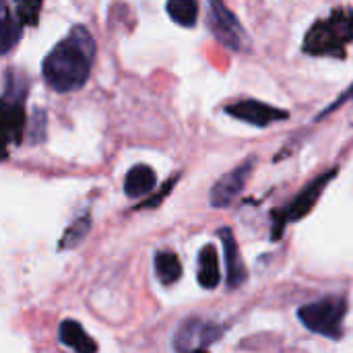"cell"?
Listing matches in <instances>:
<instances>
[{
  "label": "cell",
  "instance_id": "1",
  "mask_svg": "<svg viewBox=\"0 0 353 353\" xmlns=\"http://www.w3.org/2000/svg\"><path fill=\"white\" fill-rule=\"evenodd\" d=\"M93 60H95V41L85 27L77 25L46 56L41 64V77L48 83V87H52L54 91L70 93L87 83Z\"/></svg>",
  "mask_w": 353,
  "mask_h": 353
},
{
  "label": "cell",
  "instance_id": "2",
  "mask_svg": "<svg viewBox=\"0 0 353 353\" xmlns=\"http://www.w3.org/2000/svg\"><path fill=\"white\" fill-rule=\"evenodd\" d=\"M352 39L353 8L341 6L308 29L304 37V52L310 56H343Z\"/></svg>",
  "mask_w": 353,
  "mask_h": 353
},
{
  "label": "cell",
  "instance_id": "3",
  "mask_svg": "<svg viewBox=\"0 0 353 353\" xmlns=\"http://www.w3.org/2000/svg\"><path fill=\"white\" fill-rule=\"evenodd\" d=\"M347 314V300L341 296H325L316 302L298 308L302 325L323 337L339 339L343 335V319Z\"/></svg>",
  "mask_w": 353,
  "mask_h": 353
},
{
  "label": "cell",
  "instance_id": "4",
  "mask_svg": "<svg viewBox=\"0 0 353 353\" xmlns=\"http://www.w3.org/2000/svg\"><path fill=\"white\" fill-rule=\"evenodd\" d=\"M335 176H337V170H331V172H327V174L314 178L308 186H304V188L294 196V201H292L288 207L275 209V211H273V236H271V238H273V240H279V238L283 236V230H285L288 223H294V221L304 219V217L310 213V209L316 205V201H319V196L323 194V190L327 188V184H329Z\"/></svg>",
  "mask_w": 353,
  "mask_h": 353
},
{
  "label": "cell",
  "instance_id": "5",
  "mask_svg": "<svg viewBox=\"0 0 353 353\" xmlns=\"http://www.w3.org/2000/svg\"><path fill=\"white\" fill-rule=\"evenodd\" d=\"M221 335H223V327L192 316L178 327L172 345L176 353H205V350L213 345Z\"/></svg>",
  "mask_w": 353,
  "mask_h": 353
},
{
  "label": "cell",
  "instance_id": "6",
  "mask_svg": "<svg viewBox=\"0 0 353 353\" xmlns=\"http://www.w3.org/2000/svg\"><path fill=\"white\" fill-rule=\"evenodd\" d=\"M207 25L209 31L213 33V37L223 43L230 50H242L244 46V29L240 25V21L236 19V14L219 0H211L209 2V17H207Z\"/></svg>",
  "mask_w": 353,
  "mask_h": 353
},
{
  "label": "cell",
  "instance_id": "7",
  "mask_svg": "<svg viewBox=\"0 0 353 353\" xmlns=\"http://www.w3.org/2000/svg\"><path fill=\"white\" fill-rule=\"evenodd\" d=\"M254 163H256V157H248L244 159L238 168H234L232 172H228L223 178H219L215 182V186L211 188V205L217 207V209H223L228 205H232L244 190L252 170H254Z\"/></svg>",
  "mask_w": 353,
  "mask_h": 353
},
{
  "label": "cell",
  "instance_id": "8",
  "mask_svg": "<svg viewBox=\"0 0 353 353\" xmlns=\"http://www.w3.org/2000/svg\"><path fill=\"white\" fill-rule=\"evenodd\" d=\"M225 112L236 118V120H242V122H248L252 126H259V128H265L273 122H279V120H288L290 114L285 110H279L275 105H269V103H263V101H256V99H242V101H236L232 105L225 108Z\"/></svg>",
  "mask_w": 353,
  "mask_h": 353
},
{
  "label": "cell",
  "instance_id": "9",
  "mask_svg": "<svg viewBox=\"0 0 353 353\" xmlns=\"http://www.w3.org/2000/svg\"><path fill=\"white\" fill-rule=\"evenodd\" d=\"M217 236H219V240L223 244V254H225V265H228V288L236 290L248 277V271H246V267L242 263V254H240V248H238V240H236V236H234V232L230 228H221Z\"/></svg>",
  "mask_w": 353,
  "mask_h": 353
},
{
  "label": "cell",
  "instance_id": "10",
  "mask_svg": "<svg viewBox=\"0 0 353 353\" xmlns=\"http://www.w3.org/2000/svg\"><path fill=\"white\" fill-rule=\"evenodd\" d=\"M25 124L27 118H25L23 101L2 99V130H4L6 145H21L25 134Z\"/></svg>",
  "mask_w": 353,
  "mask_h": 353
},
{
  "label": "cell",
  "instance_id": "11",
  "mask_svg": "<svg viewBox=\"0 0 353 353\" xmlns=\"http://www.w3.org/2000/svg\"><path fill=\"white\" fill-rule=\"evenodd\" d=\"M157 186V176L153 172V168L139 163L132 165L124 178V194L128 199H143L149 192H153V188Z\"/></svg>",
  "mask_w": 353,
  "mask_h": 353
},
{
  "label": "cell",
  "instance_id": "12",
  "mask_svg": "<svg viewBox=\"0 0 353 353\" xmlns=\"http://www.w3.org/2000/svg\"><path fill=\"white\" fill-rule=\"evenodd\" d=\"M199 271L196 281L203 290H215L221 281L219 273V254L213 244H205L199 252Z\"/></svg>",
  "mask_w": 353,
  "mask_h": 353
},
{
  "label": "cell",
  "instance_id": "13",
  "mask_svg": "<svg viewBox=\"0 0 353 353\" xmlns=\"http://www.w3.org/2000/svg\"><path fill=\"white\" fill-rule=\"evenodd\" d=\"M60 343L74 353H97V343L77 321H62L58 329Z\"/></svg>",
  "mask_w": 353,
  "mask_h": 353
},
{
  "label": "cell",
  "instance_id": "14",
  "mask_svg": "<svg viewBox=\"0 0 353 353\" xmlns=\"http://www.w3.org/2000/svg\"><path fill=\"white\" fill-rule=\"evenodd\" d=\"M153 265H155V275L163 285H174L182 277V263L178 254L172 250H157Z\"/></svg>",
  "mask_w": 353,
  "mask_h": 353
},
{
  "label": "cell",
  "instance_id": "15",
  "mask_svg": "<svg viewBox=\"0 0 353 353\" xmlns=\"http://www.w3.org/2000/svg\"><path fill=\"white\" fill-rule=\"evenodd\" d=\"M23 33V23L10 12L8 6L2 8V23H0V52L8 54L14 43H19Z\"/></svg>",
  "mask_w": 353,
  "mask_h": 353
},
{
  "label": "cell",
  "instance_id": "16",
  "mask_svg": "<svg viewBox=\"0 0 353 353\" xmlns=\"http://www.w3.org/2000/svg\"><path fill=\"white\" fill-rule=\"evenodd\" d=\"M165 10L172 17V21L182 25V27H194L196 25L199 4L194 0H170L165 4Z\"/></svg>",
  "mask_w": 353,
  "mask_h": 353
},
{
  "label": "cell",
  "instance_id": "17",
  "mask_svg": "<svg viewBox=\"0 0 353 353\" xmlns=\"http://www.w3.org/2000/svg\"><path fill=\"white\" fill-rule=\"evenodd\" d=\"M89 230H91V217H89V213L79 215V217L64 230V236H62V240L58 242V250H72L74 246L81 244V240L89 234Z\"/></svg>",
  "mask_w": 353,
  "mask_h": 353
},
{
  "label": "cell",
  "instance_id": "18",
  "mask_svg": "<svg viewBox=\"0 0 353 353\" xmlns=\"http://www.w3.org/2000/svg\"><path fill=\"white\" fill-rule=\"evenodd\" d=\"M46 126H48V118L46 112L41 108H33V118L29 122L27 134H29V143L37 145L46 139Z\"/></svg>",
  "mask_w": 353,
  "mask_h": 353
},
{
  "label": "cell",
  "instance_id": "19",
  "mask_svg": "<svg viewBox=\"0 0 353 353\" xmlns=\"http://www.w3.org/2000/svg\"><path fill=\"white\" fill-rule=\"evenodd\" d=\"M41 10V2H19L17 4V19L23 25H35Z\"/></svg>",
  "mask_w": 353,
  "mask_h": 353
},
{
  "label": "cell",
  "instance_id": "20",
  "mask_svg": "<svg viewBox=\"0 0 353 353\" xmlns=\"http://www.w3.org/2000/svg\"><path fill=\"white\" fill-rule=\"evenodd\" d=\"M347 97H353V87H352V89H350V91H347V93H343V95L339 97V101H337V103H333L331 108H327V110H325V112H323V114H321L319 118H325V116H327V114H329L331 110H335V108H339V105H341V103H343V101H345Z\"/></svg>",
  "mask_w": 353,
  "mask_h": 353
}]
</instances>
